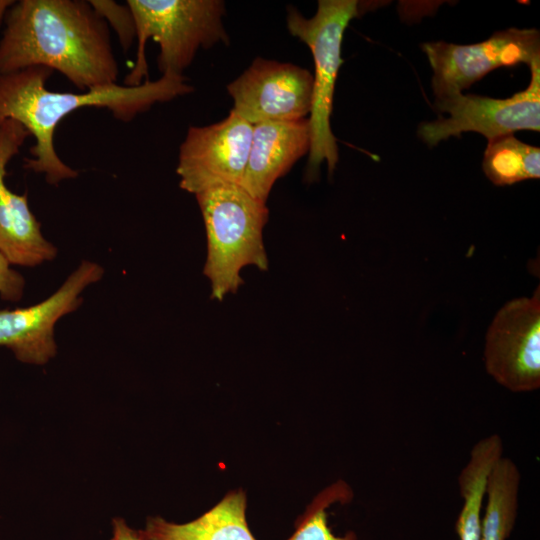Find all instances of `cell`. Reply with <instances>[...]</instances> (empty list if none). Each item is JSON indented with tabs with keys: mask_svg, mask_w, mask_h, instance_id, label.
Here are the masks:
<instances>
[{
	"mask_svg": "<svg viewBox=\"0 0 540 540\" xmlns=\"http://www.w3.org/2000/svg\"><path fill=\"white\" fill-rule=\"evenodd\" d=\"M482 168L495 185H512L540 177V149L518 140L513 134L487 144Z\"/></svg>",
	"mask_w": 540,
	"mask_h": 540,
	"instance_id": "cell-17",
	"label": "cell"
},
{
	"mask_svg": "<svg viewBox=\"0 0 540 540\" xmlns=\"http://www.w3.org/2000/svg\"><path fill=\"white\" fill-rule=\"evenodd\" d=\"M0 253V297L4 301L17 302L24 292L25 280Z\"/></svg>",
	"mask_w": 540,
	"mask_h": 540,
	"instance_id": "cell-20",
	"label": "cell"
},
{
	"mask_svg": "<svg viewBox=\"0 0 540 540\" xmlns=\"http://www.w3.org/2000/svg\"><path fill=\"white\" fill-rule=\"evenodd\" d=\"M103 274L99 264L84 260L47 299L26 308L0 309V346L23 363L46 364L57 352L55 324L79 308L80 294Z\"/></svg>",
	"mask_w": 540,
	"mask_h": 540,
	"instance_id": "cell-10",
	"label": "cell"
},
{
	"mask_svg": "<svg viewBox=\"0 0 540 540\" xmlns=\"http://www.w3.org/2000/svg\"><path fill=\"white\" fill-rule=\"evenodd\" d=\"M91 7L112 28L122 50L127 53L136 40V24L130 7L113 0H89Z\"/></svg>",
	"mask_w": 540,
	"mask_h": 540,
	"instance_id": "cell-19",
	"label": "cell"
},
{
	"mask_svg": "<svg viewBox=\"0 0 540 540\" xmlns=\"http://www.w3.org/2000/svg\"><path fill=\"white\" fill-rule=\"evenodd\" d=\"M521 474L516 463L504 455L492 467L485 488L487 498L481 519L480 540H507L514 528Z\"/></svg>",
	"mask_w": 540,
	"mask_h": 540,
	"instance_id": "cell-16",
	"label": "cell"
},
{
	"mask_svg": "<svg viewBox=\"0 0 540 540\" xmlns=\"http://www.w3.org/2000/svg\"><path fill=\"white\" fill-rule=\"evenodd\" d=\"M28 136V131L15 120L8 119L0 125V253L11 265L34 267L53 260L57 249L43 236L27 193H14L5 182L7 165Z\"/></svg>",
	"mask_w": 540,
	"mask_h": 540,
	"instance_id": "cell-12",
	"label": "cell"
},
{
	"mask_svg": "<svg viewBox=\"0 0 540 540\" xmlns=\"http://www.w3.org/2000/svg\"><path fill=\"white\" fill-rule=\"evenodd\" d=\"M15 2L14 0H0V27L5 23L7 13Z\"/></svg>",
	"mask_w": 540,
	"mask_h": 540,
	"instance_id": "cell-22",
	"label": "cell"
},
{
	"mask_svg": "<svg viewBox=\"0 0 540 540\" xmlns=\"http://www.w3.org/2000/svg\"><path fill=\"white\" fill-rule=\"evenodd\" d=\"M421 47L432 68V89L437 101L461 94L497 68L530 65L540 58V34L534 28H509L475 44L437 41L423 43Z\"/></svg>",
	"mask_w": 540,
	"mask_h": 540,
	"instance_id": "cell-7",
	"label": "cell"
},
{
	"mask_svg": "<svg viewBox=\"0 0 540 540\" xmlns=\"http://www.w3.org/2000/svg\"><path fill=\"white\" fill-rule=\"evenodd\" d=\"M353 491L344 480H337L321 490L295 523V531L287 540H359L353 531L335 535L328 525V509L334 504H346Z\"/></svg>",
	"mask_w": 540,
	"mask_h": 540,
	"instance_id": "cell-18",
	"label": "cell"
},
{
	"mask_svg": "<svg viewBox=\"0 0 540 540\" xmlns=\"http://www.w3.org/2000/svg\"><path fill=\"white\" fill-rule=\"evenodd\" d=\"M487 373L512 392L540 387V290L507 302L486 334Z\"/></svg>",
	"mask_w": 540,
	"mask_h": 540,
	"instance_id": "cell-8",
	"label": "cell"
},
{
	"mask_svg": "<svg viewBox=\"0 0 540 540\" xmlns=\"http://www.w3.org/2000/svg\"><path fill=\"white\" fill-rule=\"evenodd\" d=\"M111 540H148L140 530L132 529L124 519L114 518L112 521Z\"/></svg>",
	"mask_w": 540,
	"mask_h": 540,
	"instance_id": "cell-21",
	"label": "cell"
},
{
	"mask_svg": "<svg viewBox=\"0 0 540 540\" xmlns=\"http://www.w3.org/2000/svg\"><path fill=\"white\" fill-rule=\"evenodd\" d=\"M53 71L40 66L0 73V125L8 119L20 123L34 138L32 157L24 159V168L43 174L51 185L74 179L78 171L61 160L55 150L54 134L60 122L82 108H104L113 117L129 122L154 104L189 94L193 87L183 75L162 74L139 86L111 84L81 92L47 89Z\"/></svg>",
	"mask_w": 540,
	"mask_h": 540,
	"instance_id": "cell-1",
	"label": "cell"
},
{
	"mask_svg": "<svg viewBox=\"0 0 540 540\" xmlns=\"http://www.w3.org/2000/svg\"><path fill=\"white\" fill-rule=\"evenodd\" d=\"M207 237L204 275L211 298L223 300L243 284L241 270L256 266L267 270L263 229L269 210L266 202L238 185H218L195 194Z\"/></svg>",
	"mask_w": 540,
	"mask_h": 540,
	"instance_id": "cell-3",
	"label": "cell"
},
{
	"mask_svg": "<svg viewBox=\"0 0 540 540\" xmlns=\"http://www.w3.org/2000/svg\"><path fill=\"white\" fill-rule=\"evenodd\" d=\"M531 78L525 90L499 99L474 94H458L435 101V110L447 118L423 122L418 137L428 146L463 132L482 134L488 142L519 130L540 131V58L530 65Z\"/></svg>",
	"mask_w": 540,
	"mask_h": 540,
	"instance_id": "cell-6",
	"label": "cell"
},
{
	"mask_svg": "<svg viewBox=\"0 0 540 540\" xmlns=\"http://www.w3.org/2000/svg\"><path fill=\"white\" fill-rule=\"evenodd\" d=\"M136 24V59L124 85L139 86L148 80L145 48L148 39L159 45L158 69L182 75L200 48L228 44L221 0H127Z\"/></svg>",
	"mask_w": 540,
	"mask_h": 540,
	"instance_id": "cell-4",
	"label": "cell"
},
{
	"mask_svg": "<svg viewBox=\"0 0 540 540\" xmlns=\"http://www.w3.org/2000/svg\"><path fill=\"white\" fill-rule=\"evenodd\" d=\"M309 149L308 118L254 125L240 186L251 196L266 202L274 183L287 174Z\"/></svg>",
	"mask_w": 540,
	"mask_h": 540,
	"instance_id": "cell-13",
	"label": "cell"
},
{
	"mask_svg": "<svg viewBox=\"0 0 540 540\" xmlns=\"http://www.w3.org/2000/svg\"><path fill=\"white\" fill-rule=\"evenodd\" d=\"M253 125L232 110L222 121L190 126L179 148L176 173L181 189L197 194L218 185H241Z\"/></svg>",
	"mask_w": 540,
	"mask_h": 540,
	"instance_id": "cell-9",
	"label": "cell"
},
{
	"mask_svg": "<svg viewBox=\"0 0 540 540\" xmlns=\"http://www.w3.org/2000/svg\"><path fill=\"white\" fill-rule=\"evenodd\" d=\"M0 40V73L58 71L80 91L117 83L110 29L84 0H20Z\"/></svg>",
	"mask_w": 540,
	"mask_h": 540,
	"instance_id": "cell-2",
	"label": "cell"
},
{
	"mask_svg": "<svg viewBox=\"0 0 540 540\" xmlns=\"http://www.w3.org/2000/svg\"><path fill=\"white\" fill-rule=\"evenodd\" d=\"M313 75L292 63L256 58L227 85L232 111L251 125L306 118L312 105Z\"/></svg>",
	"mask_w": 540,
	"mask_h": 540,
	"instance_id": "cell-11",
	"label": "cell"
},
{
	"mask_svg": "<svg viewBox=\"0 0 540 540\" xmlns=\"http://www.w3.org/2000/svg\"><path fill=\"white\" fill-rule=\"evenodd\" d=\"M502 438L494 433L478 440L458 477L462 509L455 524L460 540H480L481 508L488 475L503 456Z\"/></svg>",
	"mask_w": 540,
	"mask_h": 540,
	"instance_id": "cell-15",
	"label": "cell"
},
{
	"mask_svg": "<svg viewBox=\"0 0 540 540\" xmlns=\"http://www.w3.org/2000/svg\"><path fill=\"white\" fill-rule=\"evenodd\" d=\"M246 508L244 491L236 489L190 522L150 517L140 532L148 540H257L248 526Z\"/></svg>",
	"mask_w": 540,
	"mask_h": 540,
	"instance_id": "cell-14",
	"label": "cell"
},
{
	"mask_svg": "<svg viewBox=\"0 0 540 540\" xmlns=\"http://www.w3.org/2000/svg\"><path fill=\"white\" fill-rule=\"evenodd\" d=\"M356 0H320L315 15L303 16L296 8L288 7L287 28L311 50L314 59L312 105L308 118L310 149L306 180L318 178L320 166L327 162L333 174L338 163L337 140L332 133L330 116L337 75L343 63L341 45L349 22L362 12Z\"/></svg>",
	"mask_w": 540,
	"mask_h": 540,
	"instance_id": "cell-5",
	"label": "cell"
}]
</instances>
